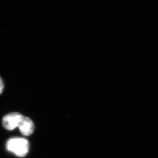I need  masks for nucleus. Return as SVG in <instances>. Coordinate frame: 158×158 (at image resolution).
<instances>
[{
  "label": "nucleus",
  "mask_w": 158,
  "mask_h": 158,
  "mask_svg": "<svg viewBox=\"0 0 158 158\" xmlns=\"http://www.w3.org/2000/svg\"><path fill=\"white\" fill-rule=\"evenodd\" d=\"M4 87V82H3V80L0 77V94H1L3 92Z\"/></svg>",
  "instance_id": "nucleus-4"
},
{
  "label": "nucleus",
  "mask_w": 158,
  "mask_h": 158,
  "mask_svg": "<svg viewBox=\"0 0 158 158\" xmlns=\"http://www.w3.org/2000/svg\"><path fill=\"white\" fill-rule=\"evenodd\" d=\"M24 116L21 113L14 112L5 115L2 119V124L6 129L14 130L19 126Z\"/></svg>",
  "instance_id": "nucleus-2"
},
{
  "label": "nucleus",
  "mask_w": 158,
  "mask_h": 158,
  "mask_svg": "<svg viewBox=\"0 0 158 158\" xmlns=\"http://www.w3.org/2000/svg\"><path fill=\"white\" fill-rule=\"evenodd\" d=\"M6 149L17 157H25L29 149V143L24 138L14 137L8 139L6 142Z\"/></svg>",
  "instance_id": "nucleus-1"
},
{
  "label": "nucleus",
  "mask_w": 158,
  "mask_h": 158,
  "mask_svg": "<svg viewBox=\"0 0 158 158\" xmlns=\"http://www.w3.org/2000/svg\"><path fill=\"white\" fill-rule=\"evenodd\" d=\"M18 127L23 136H29L34 131L35 124L29 117L24 116Z\"/></svg>",
  "instance_id": "nucleus-3"
}]
</instances>
